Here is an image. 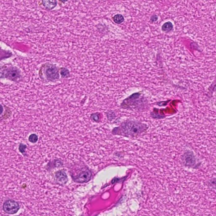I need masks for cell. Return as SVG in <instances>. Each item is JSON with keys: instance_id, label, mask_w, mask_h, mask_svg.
<instances>
[{"instance_id": "obj_1", "label": "cell", "mask_w": 216, "mask_h": 216, "mask_svg": "<svg viewBox=\"0 0 216 216\" xmlns=\"http://www.w3.org/2000/svg\"><path fill=\"white\" fill-rule=\"evenodd\" d=\"M121 129L125 135L135 136L143 132L146 129V126L139 122L129 121L122 124Z\"/></svg>"}, {"instance_id": "obj_3", "label": "cell", "mask_w": 216, "mask_h": 216, "mask_svg": "<svg viewBox=\"0 0 216 216\" xmlns=\"http://www.w3.org/2000/svg\"><path fill=\"white\" fill-rule=\"evenodd\" d=\"M72 178L75 182L84 183L89 181L92 177V173L87 169H82L77 175L72 176Z\"/></svg>"}, {"instance_id": "obj_2", "label": "cell", "mask_w": 216, "mask_h": 216, "mask_svg": "<svg viewBox=\"0 0 216 216\" xmlns=\"http://www.w3.org/2000/svg\"><path fill=\"white\" fill-rule=\"evenodd\" d=\"M43 68L44 75L47 80L55 81L59 80V69L55 65L51 63H47L44 65Z\"/></svg>"}, {"instance_id": "obj_10", "label": "cell", "mask_w": 216, "mask_h": 216, "mask_svg": "<svg viewBox=\"0 0 216 216\" xmlns=\"http://www.w3.org/2000/svg\"><path fill=\"white\" fill-rule=\"evenodd\" d=\"M124 19V18L123 16L119 15V14L115 15L114 17V21L116 23H121L122 22H123Z\"/></svg>"}, {"instance_id": "obj_12", "label": "cell", "mask_w": 216, "mask_h": 216, "mask_svg": "<svg viewBox=\"0 0 216 216\" xmlns=\"http://www.w3.org/2000/svg\"><path fill=\"white\" fill-rule=\"evenodd\" d=\"M209 185L212 188L216 189V178L212 179L209 181Z\"/></svg>"}, {"instance_id": "obj_7", "label": "cell", "mask_w": 216, "mask_h": 216, "mask_svg": "<svg viewBox=\"0 0 216 216\" xmlns=\"http://www.w3.org/2000/svg\"><path fill=\"white\" fill-rule=\"evenodd\" d=\"M42 4L46 9L52 10L57 6V2L56 1H43Z\"/></svg>"}, {"instance_id": "obj_11", "label": "cell", "mask_w": 216, "mask_h": 216, "mask_svg": "<svg viewBox=\"0 0 216 216\" xmlns=\"http://www.w3.org/2000/svg\"><path fill=\"white\" fill-rule=\"evenodd\" d=\"M29 141L32 143H36L37 142L38 138L36 134H32L30 135L29 137Z\"/></svg>"}, {"instance_id": "obj_4", "label": "cell", "mask_w": 216, "mask_h": 216, "mask_svg": "<svg viewBox=\"0 0 216 216\" xmlns=\"http://www.w3.org/2000/svg\"><path fill=\"white\" fill-rule=\"evenodd\" d=\"M3 210L8 214H14L16 213L19 209V206L18 203L12 200H8L6 201L3 204Z\"/></svg>"}, {"instance_id": "obj_8", "label": "cell", "mask_w": 216, "mask_h": 216, "mask_svg": "<svg viewBox=\"0 0 216 216\" xmlns=\"http://www.w3.org/2000/svg\"><path fill=\"white\" fill-rule=\"evenodd\" d=\"M173 29V25L170 22H166L163 25L162 29L165 32H167L171 31Z\"/></svg>"}, {"instance_id": "obj_5", "label": "cell", "mask_w": 216, "mask_h": 216, "mask_svg": "<svg viewBox=\"0 0 216 216\" xmlns=\"http://www.w3.org/2000/svg\"><path fill=\"white\" fill-rule=\"evenodd\" d=\"M2 75L9 80L14 81H17L20 77V72L19 70L13 67H10L4 70Z\"/></svg>"}, {"instance_id": "obj_6", "label": "cell", "mask_w": 216, "mask_h": 216, "mask_svg": "<svg viewBox=\"0 0 216 216\" xmlns=\"http://www.w3.org/2000/svg\"><path fill=\"white\" fill-rule=\"evenodd\" d=\"M55 178L57 182L61 184H65L68 181V177L66 173L63 171H60L56 173Z\"/></svg>"}, {"instance_id": "obj_9", "label": "cell", "mask_w": 216, "mask_h": 216, "mask_svg": "<svg viewBox=\"0 0 216 216\" xmlns=\"http://www.w3.org/2000/svg\"><path fill=\"white\" fill-rule=\"evenodd\" d=\"M60 74L63 78H68L70 76V72L67 68H62L60 69Z\"/></svg>"}, {"instance_id": "obj_14", "label": "cell", "mask_w": 216, "mask_h": 216, "mask_svg": "<svg viewBox=\"0 0 216 216\" xmlns=\"http://www.w3.org/2000/svg\"><path fill=\"white\" fill-rule=\"evenodd\" d=\"M91 118L95 122L98 121L99 119V117L98 114H94L91 115Z\"/></svg>"}, {"instance_id": "obj_13", "label": "cell", "mask_w": 216, "mask_h": 216, "mask_svg": "<svg viewBox=\"0 0 216 216\" xmlns=\"http://www.w3.org/2000/svg\"><path fill=\"white\" fill-rule=\"evenodd\" d=\"M27 148V146L25 144H20L19 145V150L20 153L23 155H24L25 152H26V149Z\"/></svg>"}]
</instances>
